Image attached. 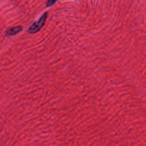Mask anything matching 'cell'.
<instances>
[{"label":"cell","instance_id":"3957f363","mask_svg":"<svg viewBox=\"0 0 146 146\" xmlns=\"http://www.w3.org/2000/svg\"><path fill=\"white\" fill-rule=\"evenodd\" d=\"M58 0H48L46 3V6L47 7H50L52 6Z\"/></svg>","mask_w":146,"mask_h":146},{"label":"cell","instance_id":"7a4b0ae2","mask_svg":"<svg viewBox=\"0 0 146 146\" xmlns=\"http://www.w3.org/2000/svg\"><path fill=\"white\" fill-rule=\"evenodd\" d=\"M22 30V28L21 26H14L13 27H11L9 29L6 31V35L8 36H11L14 35L20 31H21Z\"/></svg>","mask_w":146,"mask_h":146},{"label":"cell","instance_id":"6da1fadb","mask_svg":"<svg viewBox=\"0 0 146 146\" xmlns=\"http://www.w3.org/2000/svg\"><path fill=\"white\" fill-rule=\"evenodd\" d=\"M47 14L48 13L45 12L38 21L33 23L29 28L28 32L30 34H34L39 31L44 25L46 19L47 18Z\"/></svg>","mask_w":146,"mask_h":146}]
</instances>
